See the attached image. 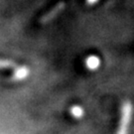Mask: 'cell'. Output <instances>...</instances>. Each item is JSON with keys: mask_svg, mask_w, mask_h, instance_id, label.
<instances>
[{"mask_svg": "<svg viewBox=\"0 0 134 134\" xmlns=\"http://www.w3.org/2000/svg\"><path fill=\"white\" fill-rule=\"evenodd\" d=\"M133 114V106L129 100H125L121 105L119 124L116 130V134H128L130 122Z\"/></svg>", "mask_w": 134, "mask_h": 134, "instance_id": "6da1fadb", "label": "cell"}, {"mask_svg": "<svg viewBox=\"0 0 134 134\" xmlns=\"http://www.w3.org/2000/svg\"><path fill=\"white\" fill-rule=\"evenodd\" d=\"M66 8V3L64 1H60L58 2L57 4L53 6L51 9L49 10L48 12H46L45 14L40 18V23L41 24H47L50 21L54 20L58 15L60 14L61 12H63Z\"/></svg>", "mask_w": 134, "mask_h": 134, "instance_id": "7a4b0ae2", "label": "cell"}, {"mask_svg": "<svg viewBox=\"0 0 134 134\" xmlns=\"http://www.w3.org/2000/svg\"><path fill=\"white\" fill-rule=\"evenodd\" d=\"M30 74V71L27 67L25 66H17L13 70V74L11 76V79L13 81H22V80H25L26 77L29 76Z\"/></svg>", "mask_w": 134, "mask_h": 134, "instance_id": "3957f363", "label": "cell"}, {"mask_svg": "<svg viewBox=\"0 0 134 134\" xmlns=\"http://www.w3.org/2000/svg\"><path fill=\"white\" fill-rule=\"evenodd\" d=\"M100 65V61L99 59L96 57V56H90L86 60V66L88 70L91 71H94L97 68L99 67Z\"/></svg>", "mask_w": 134, "mask_h": 134, "instance_id": "277c9868", "label": "cell"}, {"mask_svg": "<svg viewBox=\"0 0 134 134\" xmlns=\"http://www.w3.org/2000/svg\"><path fill=\"white\" fill-rule=\"evenodd\" d=\"M70 112H71V114L75 117V118H81L83 114H85V111L82 109V107L79 105H74L70 109Z\"/></svg>", "mask_w": 134, "mask_h": 134, "instance_id": "5b68a950", "label": "cell"}, {"mask_svg": "<svg viewBox=\"0 0 134 134\" xmlns=\"http://www.w3.org/2000/svg\"><path fill=\"white\" fill-rule=\"evenodd\" d=\"M16 67H17V65L14 62L9 61V60L0 59V70H2V69H10V68L15 69Z\"/></svg>", "mask_w": 134, "mask_h": 134, "instance_id": "8992f818", "label": "cell"}, {"mask_svg": "<svg viewBox=\"0 0 134 134\" xmlns=\"http://www.w3.org/2000/svg\"><path fill=\"white\" fill-rule=\"evenodd\" d=\"M97 1L98 0H86V3L88 5H93L96 4V3H97Z\"/></svg>", "mask_w": 134, "mask_h": 134, "instance_id": "52a82bcc", "label": "cell"}]
</instances>
